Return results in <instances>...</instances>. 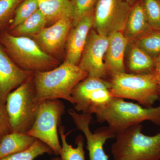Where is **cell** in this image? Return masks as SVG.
Returning a JSON list of instances; mask_svg holds the SVG:
<instances>
[{
  "label": "cell",
  "mask_w": 160,
  "mask_h": 160,
  "mask_svg": "<svg viewBox=\"0 0 160 160\" xmlns=\"http://www.w3.org/2000/svg\"><path fill=\"white\" fill-rule=\"evenodd\" d=\"M87 76L78 65L65 62L51 70L34 72L32 78L36 97L40 102L62 99L73 105L72 90Z\"/></svg>",
  "instance_id": "obj_1"
},
{
  "label": "cell",
  "mask_w": 160,
  "mask_h": 160,
  "mask_svg": "<svg viewBox=\"0 0 160 160\" xmlns=\"http://www.w3.org/2000/svg\"><path fill=\"white\" fill-rule=\"evenodd\" d=\"M95 115L98 122L107 123L116 134L145 121L160 126V106L144 107L120 98H113Z\"/></svg>",
  "instance_id": "obj_2"
},
{
  "label": "cell",
  "mask_w": 160,
  "mask_h": 160,
  "mask_svg": "<svg viewBox=\"0 0 160 160\" xmlns=\"http://www.w3.org/2000/svg\"><path fill=\"white\" fill-rule=\"evenodd\" d=\"M142 129L138 124L116 133L111 146L113 160H160V131L150 136Z\"/></svg>",
  "instance_id": "obj_3"
},
{
  "label": "cell",
  "mask_w": 160,
  "mask_h": 160,
  "mask_svg": "<svg viewBox=\"0 0 160 160\" xmlns=\"http://www.w3.org/2000/svg\"><path fill=\"white\" fill-rule=\"evenodd\" d=\"M0 43L6 53L19 67L31 72L51 70L56 61L41 49L34 39L18 36L8 31L0 33Z\"/></svg>",
  "instance_id": "obj_4"
},
{
  "label": "cell",
  "mask_w": 160,
  "mask_h": 160,
  "mask_svg": "<svg viewBox=\"0 0 160 160\" xmlns=\"http://www.w3.org/2000/svg\"><path fill=\"white\" fill-rule=\"evenodd\" d=\"M110 77L113 97L134 100L146 107H152L160 98V86L155 72L139 74L124 72Z\"/></svg>",
  "instance_id": "obj_5"
},
{
  "label": "cell",
  "mask_w": 160,
  "mask_h": 160,
  "mask_svg": "<svg viewBox=\"0 0 160 160\" xmlns=\"http://www.w3.org/2000/svg\"><path fill=\"white\" fill-rule=\"evenodd\" d=\"M32 76L12 91L6 99V111L12 132L26 133L36 118L41 102L36 97Z\"/></svg>",
  "instance_id": "obj_6"
},
{
  "label": "cell",
  "mask_w": 160,
  "mask_h": 160,
  "mask_svg": "<svg viewBox=\"0 0 160 160\" xmlns=\"http://www.w3.org/2000/svg\"><path fill=\"white\" fill-rule=\"evenodd\" d=\"M65 111V105L59 99L42 101L33 125L26 133L45 143L57 155L62 148L58 134V126Z\"/></svg>",
  "instance_id": "obj_7"
},
{
  "label": "cell",
  "mask_w": 160,
  "mask_h": 160,
  "mask_svg": "<svg viewBox=\"0 0 160 160\" xmlns=\"http://www.w3.org/2000/svg\"><path fill=\"white\" fill-rule=\"evenodd\" d=\"M109 80L87 76L72 92L74 109L77 112L95 114L112 100Z\"/></svg>",
  "instance_id": "obj_8"
},
{
  "label": "cell",
  "mask_w": 160,
  "mask_h": 160,
  "mask_svg": "<svg viewBox=\"0 0 160 160\" xmlns=\"http://www.w3.org/2000/svg\"><path fill=\"white\" fill-rule=\"evenodd\" d=\"M131 7L124 0H97L93 28L106 37L113 32H122Z\"/></svg>",
  "instance_id": "obj_9"
},
{
  "label": "cell",
  "mask_w": 160,
  "mask_h": 160,
  "mask_svg": "<svg viewBox=\"0 0 160 160\" xmlns=\"http://www.w3.org/2000/svg\"><path fill=\"white\" fill-rule=\"evenodd\" d=\"M68 113L77 128L86 137L89 160H109V157L104 150V145L107 140L115 138L116 134L108 126L92 132L90 129L92 119L91 114L79 113L72 109H69Z\"/></svg>",
  "instance_id": "obj_10"
},
{
  "label": "cell",
  "mask_w": 160,
  "mask_h": 160,
  "mask_svg": "<svg viewBox=\"0 0 160 160\" xmlns=\"http://www.w3.org/2000/svg\"><path fill=\"white\" fill-rule=\"evenodd\" d=\"M108 42V37L98 34L94 29H91L78 65L88 76L104 79L107 76L104 57Z\"/></svg>",
  "instance_id": "obj_11"
},
{
  "label": "cell",
  "mask_w": 160,
  "mask_h": 160,
  "mask_svg": "<svg viewBox=\"0 0 160 160\" xmlns=\"http://www.w3.org/2000/svg\"><path fill=\"white\" fill-rule=\"evenodd\" d=\"M33 73L19 67L0 43V102L6 104L8 95Z\"/></svg>",
  "instance_id": "obj_12"
},
{
  "label": "cell",
  "mask_w": 160,
  "mask_h": 160,
  "mask_svg": "<svg viewBox=\"0 0 160 160\" xmlns=\"http://www.w3.org/2000/svg\"><path fill=\"white\" fill-rule=\"evenodd\" d=\"M73 18L65 17L45 27L33 36L35 41L43 51L48 54L56 53L66 44L67 37L72 27Z\"/></svg>",
  "instance_id": "obj_13"
},
{
  "label": "cell",
  "mask_w": 160,
  "mask_h": 160,
  "mask_svg": "<svg viewBox=\"0 0 160 160\" xmlns=\"http://www.w3.org/2000/svg\"><path fill=\"white\" fill-rule=\"evenodd\" d=\"M93 23L94 16L92 12L84 16L75 26H72L66 42L65 62L78 65Z\"/></svg>",
  "instance_id": "obj_14"
},
{
  "label": "cell",
  "mask_w": 160,
  "mask_h": 160,
  "mask_svg": "<svg viewBox=\"0 0 160 160\" xmlns=\"http://www.w3.org/2000/svg\"><path fill=\"white\" fill-rule=\"evenodd\" d=\"M109 42L106 49L104 64L107 76L126 72L124 64L125 51L129 41L122 32H115L108 37Z\"/></svg>",
  "instance_id": "obj_15"
},
{
  "label": "cell",
  "mask_w": 160,
  "mask_h": 160,
  "mask_svg": "<svg viewBox=\"0 0 160 160\" xmlns=\"http://www.w3.org/2000/svg\"><path fill=\"white\" fill-rule=\"evenodd\" d=\"M153 31L144 12L142 2L132 6L122 32L129 42H132Z\"/></svg>",
  "instance_id": "obj_16"
},
{
  "label": "cell",
  "mask_w": 160,
  "mask_h": 160,
  "mask_svg": "<svg viewBox=\"0 0 160 160\" xmlns=\"http://www.w3.org/2000/svg\"><path fill=\"white\" fill-rule=\"evenodd\" d=\"M39 9L46 17L47 23L52 25L65 17L74 18L71 0H38Z\"/></svg>",
  "instance_id": "obj_17"
},
{
  "label": "cell",
  "mask_w": 160,
  "mask_h": 160,
  "mask_svg": "<svg viewBox=\"0 0 160 160\" xmlns=\"http://www.w3.org/2000/svg\"><path fill=\"white\" fill-rule=\"evenodd\" d=\"M129 43H130V47L128 61L129 72L128 73L142 74L154 72L155 63L154 59L134 42Z\"/></svg>",
  "instance_id": "obj_18"
},
{
  "label": "cell",
  "mask_w": 160,
  "mask_h": 160,
  "mask_svg": "<svg viewBox=\"0 0 160 160\" xmlns=\"http://www.w3.org/2000/svg\"><path fill=\"white\" fill-rule=\"evenodd\" d=\"M36 140L26 133L12 132L0 141V159L27 150Z\"/></svg>",
  "instance_id": "obj_19"
},
{
  "label": "cell",
  "mask_w": 160,
  "mask_h": 160,
  "mask_svg": "<svg viewBox=\"0 0 160 160\" xmlns=\"http://www.w3.org/2000/svg\"><path fill=\"white\" fill-rule=\"evenodd\" d=\"M65 128L61 123L58 126V132L62 142L60 154L61 160H86L84 146L85 140L82 136L79 135L75 139L76 147L69 145L66 140L68 133L65 134Z\"/></svg>",
  "instance_id": "obj_20"
},
{
  "label": "cell",
  "mask_w": 160,
  "mask_h": 160,
  "mask_svg": "<svg viewBox=\"0 0 160 160\" xmlns=\"http://www.w3.org/2000/svg\"><path fill=\"white\" fill-rule=\"evenodd\" d=\"M46 17L39 9L14 29L9 30L10 34L18 36H33L45 28Z\"/></svg>",
  "instance_id": "obj_21"
},
{
  "label": "cell",
  "mask_w": 160,
  "mask_h": 160,
  "mask_svg": "<svg viewBox=\"0 0 160 160\" xmlns=\"http://www.w3.org/2000/svg\"><path fill=\"white\" fill-rule=\"evenodd\" d=\"M45 153L52 154L53 152L45 143L37 139L34 144L27 150L9 155L0 160H34L38 157Z\"/></svg>",
  "instance_id": "obj_22"
},
{
  "label": "cell",
  "mask_w": 160,
  "mask_h": 160,
  "mask_svg": "<svg viewBox=\"0 0 160 160\" xmlns=\"http://www.w3.org/2000/svg\"><path fill=\"white\" fill-rule=\"evenodd\" d=\"M132 42L153 59L160 54V31L153 30Z\"/></svg>",
  "instance_id": "obj_23"
},
{
  "label": "cell",
  "mask_w": 160,
  "mask_h": 160,
  "mask_svg": "<svg viewBox=\"0 0 160 160\" xmlns=\"http://www.w3.org/2000/svg\"><path fill=\"white\" fill-rule=\"evenodd\" d=\"M39 9L38 0H24L16 9L14 18L9 25V30L23 22Z\"/></svg>",
  "instance_id": "obj_24"
},
{
  "label": "cell",
  "mask_w": 160,
  "mask_h": 160,
  "mask_svg": "<svg viewBox=\"0 0 160 160\" xmlns=\"http://www.w3.org/2000/svg\"><path fill=\"white\" fill-rule=\"evenodd\" d=\"M149 25L155 31H160V0L141 1Z\"/></svg>",
  "instance_id": "obj_25"
},
{
  "label": "cell",
  "mask_w": 160,
  "mask_h": 160,
  "mask_svg": "<svg viewBox=\"0 0 160 160\" xmlns=\"http://www.w3.org/2000/svg\"><path fill=\"white\" fill-rule=\"evenodd\" d=\"M71 1L74 8L72 26H74L84 16L93 12L97 0H71Z\"/></svg>",
  "instance_id": "obj_26"
},
{
  "label": "cell",
  "mask_w": 160,
  "mask_h": 160,
  "mask_svg": "<svg viewBox=\"0 0 160 160\" xmlns=\"http://www.w3.org/2000/svg\"><path fill=\"white\" fill-rule=\"evenodd\" d=\"M22 0H0V29L7 25Z\"/></svg>",
  "instance_id": "obj_27"
},
{
  "label": "cell",
  "mask_w": 160,
  "mask_h": 160,
  "mask_svg": "<svg viewBox=\"0 0 160 160\" xmlns=\"http://www.w3.org/2000/svg\"><path fill=\"white\" fill-rule=\"evenodd\" d=\"M12 132V130L6 111V104L0 102V141L5 136Z\"/></svg>",
  "instance_id": "obj_28"
},
{
  "label": "cell",
  "mask_w": 160,
  "mask_h": 160,
  "mask_svg": "<svg viewBox=\"0 0 160 160\" xmlns=\"http://www.w3.org/2000/svg\"><path fill=\"white\" fill-rule=\"evenodd\" d=\"M155 73L157 77L159 85L160 88V62L155 65Z\"/></svg>",
  "instance_id": "obj_29"
},
{
  "label": "cell",
  "mask_w": 160,
  "mask_h": 160,
  "mask_svg": "<svg viewBox=\"0 0 160 160\" xmlns=\"http://www.w3.org/2000/svg\"><path fill=\"white\" fill-rule=\"evenodd\" d=\"M124 1L128 3L130 6H132L136 3L137 0H124Z\"/></svg>",
  "instance_id": "obj_30"
},
{
  "label": "cell",
  "mask_w": 160,
  "mask_h": 160,
  "mask_svg": "<svg viewBox=\"0 0 160 160\" xmlns=\"http://www.w3.org/2000/svg\"><path fill=\"white\" fill-rule=\"evenodd\" d=\"M160 62V54L158 56V57L157 58H156V59L155 60V65H156L157 64Z\"/></svg>",
  "instance_id": "obj_31"
},
{
  "label": "cell",
  "mask_w": 160,
  "mask_h": 160,
  "mask_svg": "<svg viewBox=\"0 0 160 160\" xmlns=\"http://www.w3.org/2000/svg\"><path fill=\"white\" fill-rule=\"evenodd\" d=\"M52 160H61V159L59 158H53Z\"/></svg>",
  "instance_id": "obj_32"
},
{
  "label": "cell",
  "mask_w": 160,
  "mask_h": 160,
  "mask_svg": "<svg viewBox=\"0 0 160 160\" xmlns=\"http://www.w3.org/2000/svg\"></svg>",
  "instance_id": "obj_33"
}]
</instances>
